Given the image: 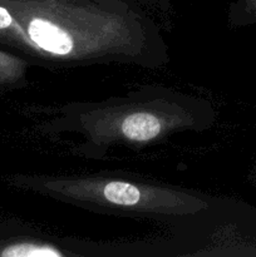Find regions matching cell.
<instances>
[{
	"label": "cell",
	"instance_id": "cell-1",
	"mask_svg": "<svg viewBox=\"0 0 256 257\" xmlns=\"http://www.w3.org/2000/svg\"><path fill=\"white\" fill-rule=\"evenodd\" d=\"M22 28L29 59L63 67L97 63L152 65L158 35L147 22L97 0H0Z\"/></svg>",
	"mask_w": 256,
	"mask_h": 257
},
{
	"label": "cell",
	"instance_id": "cell-4",
	"mask_svg": "<svg viewBox=\"0 0 256 257\" xmlns=\"http://www.w3.org/2000/svg\"><path fill=\"white\" fill-rule=\"evenodd\" d=\"M29 60L0 48V92L20 88L27 80Z\"/></svg>",
	"mask_w": 256,
	"mask_h": 257
},
{
	"label": "cell",
	"instance_id": "cell-8",
	"mask_svg": "<svg viewBox=\"0 0 256 257\" xmlns=\"http://www.w3.org/2000/svg\"><path fill=\"white\" fill-rule=\"evenodd\" d=\"M97 2H103V0H97ZM103 3H108V2H103Z\"/></svg>",
	"mask_w": 256,
	"mask_h": 257
},
{
	"label": "cell",
	"instance_id": "cell-3",
	"mask_svg": "<svg viewBox=\"0 0 256 257\" xmlns=\"http://www.w3.org/2000/svg\"><path fill=\"white\" fill-rule=\"evenodd\" d=\"M168 122L150 110H133L123 115L118 123V135L133 142H148L167 130Z\"/></svg>",
	"mask_w": 256,
	"mask_h": 257
},
{
	"label": "cell",
	"instance_id": "cell-6",
	"mask_svg": "<svg viewBox=\"0 0 256 257\" xmlns=\"http://www.w3.org/2000/svg\"><path fill=\"white\" fill-rule=\"evenodd\" d=\"M65 253L52 245L35 241H12L0 246L2 257H62Z\"/></svg>",
	"mask_w": 256,
	"mask_h": 257
},
{
	"label": "cell",
	"instance_id": "cell-5",
	"mask_svg": "<svg viewBox=\"0 0 256 257\" xmlns=\"http://www.w3.org/2000/svg\"><path fill=\"white\" fill-rule=\"evenodd\" d=\"M0 45L17 50L27 59L29 57V47L22 28L3 5H0Z\"/></svg>",
	"mask_w": 256,
	"mask_h": 257
},
{
	"label": "cell",
	"instance_id": "cell-2",
	"mask_svg": "<svg viewBox=\"0 0 256 257\" xmlns=\"http://www.w3.org/2000/svg\"><path fill=\"white\" fill-rule=\"evenodd\" d=\"M40 188L69 200L163 213L193 212L206 206L202 201L178 191L141 186L120 180L49 178L43 180Z\"/></svg>",
	"mask_w": 256,
	"mask_h": 257
},
{
	"label": "cell",
	"instance_id": "cell-7",
	"mask_svg": "<svg viewBox=\"0 0 256 257\" xmlns=\"http://www.w3.org/2000/svg\"><path fill=\"white\" fill-rule=\"evenodd\" d=\"M230 24L235 28L256 24V0H238L231 13Z\"/></svg>",
	"mask_w": 256,
	"mask_h": 257
}]
</instances>
